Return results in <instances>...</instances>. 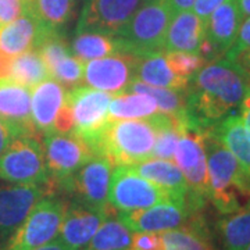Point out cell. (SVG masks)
Masks as SVG:
<instances>
[{"label": "cell", "mask_w": 250, "mask_h": 250, "mask_svg": "<svg viewBox=\"0 0 250 250\" xmlns=\"http://www.w3.org/2000/svg\"><path fill=\"white\" fill-rule=\"evenodd\" d=\"M156 129L147 120H110L90 146L95 156H106L114 166H135L152 159Z\"/></svg>", "instance_id": "obj_3"}, {"label": "cell", "mask_w": 250, "mask_h": 250, "mask_svg": "<svg viewBox=\"0 0 250 250\" xmlns=\"http://www.w3.org/2000/svg\"><path fill=\"white\" fill-rule=\"evenodd\" d=\"M54 192L53 184L18 185L0 184V250L25 220L31 208L47 193Z\"/></svg>", "instance_id": "obj_12"}, {"label": "cell", "mask_w": 250, "mask_h": 250, "mask_svg": "<svg viewBox=\"0 0 250 250\" xmlns=\"http://www.w3.org/2000/svg\"><path fill=\"white\" fill-rule=\"evenodd\" d=\"M205 36L206 24L192 10L179 11L172 17L163 50L197 53Z\"/></svg>", "instance_id": "obj_22"}, {"label": "cell", "mask_w": 250, "mask_h": 250, "mask_svg": "<svg viewBox=\"0 0 250 250\" xmlns=\"http://www.w3.org/2000/svg\"><path fill=\"white\" fill-rule=\"evenodd\" d=\"M52 32L56 31H50L46 27L31 7L17 20L0 28V50L11 57L38 50Z\"/></svg>", "instance_id": "obj_17"}, {"label": "cell", "mask_w": 250, "mask_h": 250, "mask_svg": "<svg viewBox=\"0 0 250 250\" xmlns=\"http://www.w3.org/2000/svg\"><path fill=\"white\" fill-rule=\"evenodd\" d=\"M250 88V80L236 60L220 57L190 78L187 89L189 118L208 129L241 106Z\"/></svg>", "instance_id": "obj_1"}, {"label": "cell", "mask_w": 250, "mask_h": 250, "mask_svg": "<svg viewBox=\"0 0 250 250\" xmlns=\"http://www.w3.org/2000/svg\"><path fill=\"white\" fill-rule=\"evenodd\" d=\"M0 118L17 135L39 134L31 117V88L18 85L11 80L0 82Z\"/></svg>", "instance_id": "obj_18"}, {"label": "cell", "mask_w": 250, "mask_h": 250, "mask_svg": "<svg viewBox=\"0 0 250 250\" xmlns=\"http://www.w3.org/2000/svg\"><path fill=\"white\" fill-rule=\"evenodd\" d=\"M31 9L24 0H0V28L13 22Z\"/></svg>", "instance_id": "obj_37"}, {"label": "cell", "mask_w": 250, "mask_h": 250, "mask_svg": "<svg viewBox=\"0 0 250 250\" xmlns=\"http://www.w3.org/2000/svg\"><path fill=\"white\" fill-rule=\"evenodd\" d=\"M168 199H171L170 195L143 178L131 166H114L108 185L107 203L117 213L146 208Z\"/></svg>", "instance_id": "obj_8"}, {"label": "cell", "mask_w": 250, "mask_h": 250, "mask_svg": "<svg viewBox=\"0 0 250 250\" xmlns=\"http://www.w3.org/2000/svg\"><path fill=\"white\" fill-rule=\"evenodd\" d=\"M159 113L156 102L142 93H121L110 100V120H145Z\"/></svg>", "instance_id": "obj_28"}, {"label": "cell", "mask_w": 250, "mask_h": 250, "mask_svg": "<svg viewBox=\"0 0 250 250\" xmlns=\"http://www.w3.org/2000/svg\"><path fill=\"white\" fill-rule=\"evenodd\" d=\"M143 0H83L77 32L118 35Z\"/></svg>", "instance_id": "obj_14"}, {"label": "cell", "mask_w": 250, "mask_h": 250, "mask_svg": "<svg viewBox=\"0 0 250 250\" xmlns=\"http://www.w3.org/2000/svg\"><path fill=\"white\" fill-rule=\"evenodd\" d=\"M164 56L171 70L179 77H184L188 80H190L199 70H202L207 64L200 54L190 53V52H164Z\"/></svg>", "instance_id": "obj_35"}, {"label": "cell", "mask_w": 250, "mask_h": 250, "mask_svg": "<svg viewBox=\"0 0 250 250\" xmlns=\"http://www.w3.org/2000/svg\"><path fill=\"white\" fill-rule=\"evenodd\" d=\"M132 233L118 220L117 214L110 213L82 250H128Z\"/></svg>", "instance_id": "obj_30"}, {"label": "cell", "mask_w": 250, "mask_h": 250, "mask_svg": "<svg viewBox=\"0 0 250 250\" xmlns=\"http://www.w3.org/2000/svg\"><path fill=\"white\" fill-rule=\"evenodd\" d=\"M77 0H34L32 10L50 31L60 32L71 20Z\"/></svg>", "instance_id": "obj_32"}, {"label": "cell", "mask_w": 250, "mask_h": 250, "mask_svg": "<svg viewBox=\"0 0 250 250\" xmlns=\"http://www.w3.org/2000/svg\"><path fill=\"white\" fill-rule=\"evenodd\" d=\"M174 160L187 181L188 208L192 214H196L208 200V170L206 129L197 126L190 118L181 132Z\"/></svg>", "instance_id": "obj_4"}, {"label": "cell", "mask_w": 250, "mask_h": 250, "mask_svg": "<svg viewBox=\"0 0 250 250\" xmlns=\"http://www.w3.org/2000/svg\"><path fill=\"white\" fill-rule=\"evenodd\" d=\"M215 228L221 249H246L250 245V205L238 211L223 214Z\"/></svg>", "instance_id": "obj_26"}, {"label": "cell", "mask_w": 250, "mask_h": 250, "mask_svg": "<svg viewBox=\"0 0 250 250\" xmlns=\"http://www.w3.org/2000/svg\"><path fill=\"white\" fill-rule=\"evenodd\" d=\"M36 250H65V249L62 248L59 242L54 241V242H52V243L45 245V246H42V248H39V249H36Z\"/></svg>", "instance_id": "obj_46"}, {"label": "cell", "mask_w": 250, "mask_h": 250, "mask_svg": "<svg viewBox=\"0 0 250 250\" xmlns=\"http://www.w3.org/2000/svg\"><path fill=\"white\" fill-rule=\"evenodd\" d=\"M24 1L27 3L29 7H32V3H34V0H24Z\"/></svg>", "instance_id": "obj_47"}, {"label": "cell", "mask_w": 250, "mask_h": 250, "mask_svg": "<svg viewBox=\"0 0 250 250\" xmlns=\"http://www.w3.org/2000/svg\"><path fill=\"white\" fill-rule=\"evenodd\" d=\"M124 50V43L118 36L99 32H77L71 43V53L83 62Z\"/></svg>", "instance_id": "obj_27"}, {"label": "cell", "mask_w": 250, "mask_h": 250, "mask_svg": "<svg viewBox=\"0 0 250 250\" xmlns=\"http://www.w3.org/2000/svg\"><path fill=\"white\" fill-rule=\"evenodd\" d=\"M210 131L250 172V128L243 124L241 116L229 114Z\"/></svg>", "instance_id": "obj_25"}, {"label": "cell", "mask_w": 250, "mask_h": 250, "mask_svg": "<svg viewBox=\"0 0 250 250\" xmlns=\"http://www.w3.org/2000/svg\"><path fill=\"white\" fill-rule=\"evenodd\" d=\"M138 54L118 52L85 62L83 80L88 86L110 95L125 93L135 81Z\"/></svg>", "instance_id": "obj_13"}, {"label": "cell", "mask_w": 250, "mask_h": 250, "mask_svg": "<svg viewBox=\"0 0 250 250\" xmlns=\"http://www.w3.org/2000/svg\"><path fill=\"white\" fill-rule=\"evenodd\" d=\"M64 98V86L53 78H47L31 89V117L38 132H53L54 118Z\"/></svg>", "instance_id": "obj_20"}, {"label": "cell", "mask_w": 250, "mask_h": 250, "mask_svg": "<svg viewBox=\"0 0 250 250\" xmlns=\"http://www.w3.org/2000/svg\"><path fill=\"white\" fill-rule=\"evenodd\" d=\"M16 131L10 126L6 121L0 118V156L7 149V146L11 142V139L16 136Z\"/></svg>", "instance_id": "obj_40"}, {"label": "cell", "mask_w": 250, "mask_h": 250, "mask_svg": "<svg viewBox=\"0 0 250 250\" xmlns=\"http://www.w3.org/2000/svg\"><path fill=\"white\" fill-rule=\"evenodd\" d=\"M245 250H250V245H249V246H248V248H246V249H245Z\"/></svg>", "instance_id": "obj_48"}, {"label": "cell", "mask_w": 250, "mask_h": 250, "mask_svg": "<svg viewBox=\"0 0 250 250\" xmlns=\"http://www.w3.org/2000/svg\"><path fill=\"white\" fill-rule=\"evenodd\" d=\"M239 111H241V118L243 124L246 125L248 128H250V88L248 90V93L245 95L243 100H242Z\"/></svg>", "instance_id": "obj_42"}, {"label": "cell", "mask_w": 250, "mask_h": 250, "mask_svg": "<svg viewBox=\"0 0 250 250\" xmlns=\"http://www.w3.org/2000/svg\"><path fill=\"white\" fill-rule=\"evenodd\" d=\"M142 93L147 95L156 102L159 111L163 114L174 117L187 116V90L168 89V88H159L143 83L139 81H134L125 93Z\"/></svg>", "instance_id": "obj_29"}, {"label": "cell", "mask_w": 250, "mask_h": 250, "mask_svg": "<svg viewBox=\"0 0 250 250\" xmlns=\"http://www.w3.org/2000/svg\"><path fill=\"white\" fill-rule=\"evenodd\" d=\"M196 0H170L171 6L175 13L179 11H185V10H192L193 4H195Z\"/></svg>", "instance_id": "obj_44"}, {"label": "cell", "mask_w": 250, "mask_h": 250, "mask_svg": "<svg viewBox=\"0 0 250 250\" xmlns=\"http://www.w3.org/2000/svg\"><path fill=\"white\" fill-rule=\"evenodd\" d=\"M164 250H217L205 221L192 214L184 225L161 232Z\"/></svg>", "instance_id": "obj_24"}, {"label": "cell", "mask_w": 250, "mask_h": 250, "mask_svg": "<svg viewBox=\"0 0 250 250\" xmlns=\"http://www.w3.org/2000/svg\"><path fill=\"white\" fill-rule=\"evenodd\" d=\"M67 203L56 192L47 193L31 208L1 250H36L56 241Z\"/></svg>", "instance_id": "obj_6"}, {"label": "cell", "mask_w": 250, "mask_h": 250, "mask_svg": "<svg viewBox=\"0 0 250 250\" xmlns=\"http://www.w3.org/2000/svg\"><path fill=\"white\" fill-rule=\"evenodd\" d=\"M135 81L152 86L178 90H187L190 82V80L179 77L171 70L163 50L150 52L141 56L138 54Z\"/></svg>", "instance_id": "obj_23"}, {"label": "cell", "mask_w": 250, "mask_h": 250, "mask_svg": "<svg viewBox=\"0 0 250 250\" xmlns=\"http://www.w3.org/2000/svg\"><path fill=\"white\" fill-rule=\"evenodd\" d=\"M248 49H250V17L242 20L236 39H235L233 45L231 46V49L225 53V57L235 60L239 54L243 53Z\"/></svg>", "instance_id": "obj_39"}, {"label": "cell", "mask_w": 250, "mask_h": 250, "mask_svg": "<svg viewBox=\"0 0 250 250\" xmlns=\"http://www.w3.org/2000/svg\"><path fill=\"white\" fill-rule=\"evenodd\" d=\"M42 145L45 150L46 168L50 182L56 184L68 178L89 161L95 154L89 146L77 134H43Z\"/></svg>", "instance_id": "obj_11"}, {"label": "cell", "mask_w": 250, "mask_h": 250, "mask_svg": "<svg viewBox=\"0 0 250 250\" xmlns=\"http://www.w3.org/2000/svg\"><path fill=\"white\" fill-rule=\"evenodd\" d=\"M175 11L170 0H143L118 38L126 52L146 54L164 49V41Z\"/></svg>", "instance_id": "obj_5"}, {"label": "cell", "mask_w": 250, "mask_h": 250, "mask_svg": "<svg viewBox=\"0 0 250 250\" xmlns=\"http://www.w3.org/2000/svg\"><path fill=\"white\" fill-rule=\"evenodd\" d=\"M208 200L220 214H229L250 205V172L243 168L215 135L206 129Z\"/></svg>", "instance_id": "obj_2"}, {"label": "cell", "mask_w": 250, "mask_h": 250, "mask_svg": "<svg viewBox=\"0 0 250 250\" xmlns=\"http://www.w3.org/2000/svg\"><path fill=\"white\" fill-rule=\"evenodd\" d=\"M111 211L110 206L93 207L77 200H68L56 241L65 250H82Z\"/></svg>", "instance_id": "obj_15"}, {"label": "cell", "mask_w": 250, "mask_h": 250, "mask_svg": "<svg viewBox=\"0 0 250 250\" xmlns=\"http://www.w3.org/2000/svg\"><path fill=\"white\" fill-rule=\"evenodd\" d=\"M75 117V134L92 146L108 123L111 95L90 86H75L65 92Z\"/></svg>", "instance_id": "obj_10"}, {"label": "cell", "mask_w": 250, "mask_h": 250, "mask_svg": "<svg viewBox=\"0 0 250 250\" xmlns=\"http://www.w3.org/2000/svg\"><path fill=\"white\" fill-rule=\"evenodd\" d=\"M139 175L161 188L171 199L187 205L188 185L182 171L172 160L149 159L131 166ZM188 206V205H187Z\"/></svg>", "instance_id": "obj_21"}, {"label": "cell", "mask_w": 250, "mask_h": 250, "mask_svg": "<svg viewBox=\"0 0 250 250\" xmlns=\"http://www.w3.org/2000/svg\"><path fill=\"white\" fill-rule=\"evenodd\" d=\"M128 250H164L160 232H134Z\"/></svg>", "instance_id": "obj_38"}, {"label": "cell", "mask_w": 250, "mask_h": 250, "mask_svg": "<svg viewBox=\"0 0 250 250\" xmlns=\"http://www.w3.org/2000/svg\"><path fill=\"white\" fill-rule=\"evenodd\" d=\"M114 164L106 156H93L80 170L68 178L54 185V190H62L77 200L93 207H107L108 185Z\"/></svg>", "instance_id": "obj_9"}, {"label": "cell", "mask_w": 250, "mask_h": 250, "mask_svg": "<svg viewBox=\"0 0 250 250\" xmlns=\"http://www.w3.org/2000/svg\"><path fill=\"white\" fill-rule=\"evenodd\" d=\"M192 215L185 203L163 200L160 203L134 211L117 213V217L132 232H166L187 223Z\"/></svg>", "instance_id": "obj_16"}, {"label": "cell", "mask_w": 250, "mask_h": 250, "mask_svg": "<svg viewBox=\"0 0 250 250\" xmlns=\"http://www.w3.org/2000/svg\"><path fill=\"white\" fill-rule=\"evenodd\" d=\"M53 132L64 135L75 134V117H74L71 104L65 98H64V103L59 110L57 116L54 118Z\"/></svg>", "instance_id": "obj_36"}, {"label": "cell", "mask_w": 250, "mask_h": 250, "mask_svg": "<svg viewBox=\"0 0 250 250\" xmlns=\"http://www.w3.org/2000/svg\"><path fill=\"white\" fill-rule=\"evenodd\" d=\"M34 134L16 135L0 156V179L18 185L52 184L43 145Z\"/></svg>", "instance_id": "obj_7"}, {"label": "cell", "mask_w": 250, "mask_h": 250, "mask_svg": "<svg viewBox=\"0 0 250 250\" xmlns=\"http://www.w3.org/2000/svg\"><path fill=\"white\" fill-rule=\"evenodd\" d=\"M47 78H50V74L38 50L25 52L13 57L10 75V80L13 82L32 89Z\"/></svg>", "instance_id": "obj_31"}, {"label": "cell", "mask_w": 250, "mask_h": 250, "mask_svg": "<svg viewBox=\"0 0 250 250\" xmlns=\"http://www.w3.org/2000/svg\"><path fill=\"white\" fill-rule=\"evenodd\" d=\"M38 52L50 74L52 70L57 65V62H60L62 59L71 54V47L64 39L62 32H52L42 42V45L38 47Z\"/></svg>", "instance_id": "obj_34"}, {"label": "cell", "mask_w": 250, "mask_h": 250, "mask_svg": "<svg viewBox=\"0 0 250 250\" xmlns=\"http://www.w3.org/2000/svg\"><path fill=\"white\" fill-rule=\"evenodd\" d=\"M11 64H13V57L0 50V82L10 80Z\"/></svg>", "instance_id": "obj_41"}, {"label": "cell", "mask_w": 250, "mask_h": 250, "mask_svg": "<svg viewBox=\"0 0 250 250\" xmlns=\"http://www.w3.org/2000/svg\"><path fill=\"white\" fill-rule=\"evenodd\" d=\"M83 70L85 62H81L71 53L60 62H57V65L50 72V78L62 83L64 89L70 90L75 86H80L83 80Z\"/></svg>", "instance_id": "obj_33"}, {"label": "cell", "mask_w": 250, "mask_h": 250, "mask_svg": "<svg viewBox=\"0 0 250 250\" xmlns=\"http://www.w3.org/2000/svg\"><path fill=\"white\" fill-rule=\"evenodd\" d=\"M243 20L238 0H224L206 21V38L211 42L220 57L233 45Z\"/></svg>", "instance_id": "obj_19"}, {"label": "cell", "mask_w": 250, "mask_h": 250, "mask_svg": "<svg viewBox=\"0 0 250 250\" xmlns=\"http://www.w3.org/2000/svg\"><path fill=\"white\" fill-rule=\"evenodd\" d=\"M235 60L238 62V64L242 67V70L246 72V75L249 77L250 80V49L239 54Z\"/></svg>", "instance_id": "obj_43"}, {"label": "cell", "mask_w": 250, "mask_h": 250, "mask_svg": "<svg viewBox=\"0 0 250 250\" xmlns=\"http://www.w3.org/2000/svg\"><path fill=\"white\" fill-rule=\"evenodd\" d=\"M243 17H250V0H238Z\"/></svg>", "instance_id": "obj_45"}]
</instances>
